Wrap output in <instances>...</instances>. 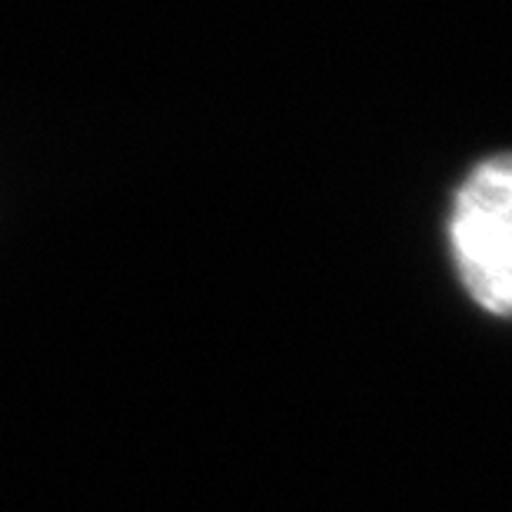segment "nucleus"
<instances>
[{
  "label": "nucleus",
  "instance_id": "obj_1",
  "mask_svg": "<svg viewBox=\"0 0 512 512\" xmlns=\"http://www.w3.org/2000/svg\"><path fill=\"white\" fill-rule=\"evenodd\" d=\"M449 253L473 303L512 320V150L479 160L459 183Z\"/></svg>",
  "mask_w": 512,
  "mask_h": 512
}]
</instances>
